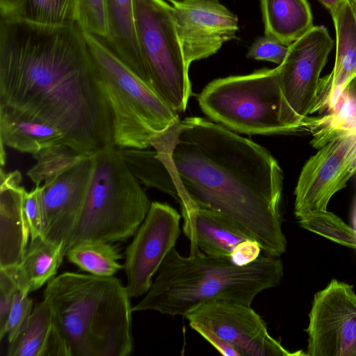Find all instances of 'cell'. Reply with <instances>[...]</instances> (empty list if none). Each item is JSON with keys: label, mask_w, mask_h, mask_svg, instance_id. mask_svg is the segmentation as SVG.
Masks as SVG:
<instances>
[{"label": "cell", "mask_w": 356, "mask_h": 356, "mask_svg": "<svg viewBox=\"0 0 356 356\" xmlns=\"http://www.w3.org/2000/svg\"><path fill=\"white\" fill-rule=\"evenodd\" d=\"M132 158L139 182L179 205L218 211L245 228L266 255L286 250L282 231L284 174L264 147L200 117L179 120Z\"/></svg>", "instance_id": "6da1fadb"}, {"label": "cell", "mask_w": 356, "mask_h": 356, "mask_svg": "<svg viewBox=\"0 0 356 356\" xmlns=\"http://www.w3.org/2000/svg\"><path fill=\"white\" fill-rule=\"evenodd\" d=\"M0 115L51 124L79 153L115 145L111 113L76 24L48 26L1 16Z\"/></svg>", "instance_id": "7a4b0ae2"}, {"label": "cell", "mask_w": 356, "mask_h": 356, "mask_svg": "<svg viewBox=\"0 0 356 356\" xmlns=\"http://www.w3.org/2000/svg\"><path fill=\"white\" fill-rule=\"evenodd\" d=\"M284 275L279 257L260 256L245 266L230 258L201 251L179 254L175 247L168 253L145 297L133 312L155 311L170 316H185L211 301H228L250 306L261 291L278 286Z\"/></svg>", "instance_id": "3957f363"}, {"label": "cell", "mask_w": 356, "mask_h": 356, "mask_svg": "<svg viewBox=\"0 0 356 356\" xmlns=\"http://www.w3.org/2000/svg\"><path fill=\"white\" fill-rule=\"evenodd\" d=\"M70 356H128L133 350L131 297L113 276L64 272L44 291Z\"/></svg>", "instance_id": "277c9868"}, {"label": "cell", "mask_w": 356, "mask_h": 356, "mask_svg": "<svg viewBox=\"0 0 356 356\" xmlns=\"http://www.w3.org/2000/svg\"><path fill=\"white\" fill-rule=\"evenodd\" d=\"M151 204L120 147L111 145L97 151L86 197L65 252L83 241H127L134 236Z\"/></svg>", "instance_id": "5b68a950"}, {"label": "cell", "mask_w": 356, "mask_h": 356, "mask_svg": "<svg viewBox=\"0 0 356 356\" xmlns=\"http://www.w3.org/2000/svg\"><path fill=\"white\" fill-rule=\"evenodd\" d=\"M84 35L97 85L111 113L114 145L120 148L147 149L158 133L179 121L178 113L102 40Z\"/></svg>", "instance_id": "8992f818"}, {"label": "cell", "mask_w": 356, "mask_h": 356, "mask_svg": "<svg viewBox=\"0 0 356 356\" xmlns=\"http://www.w3.org/2000/svg\"><path fill=\"white\" fill-rule=\"evenodd\" d=\"M280 67L215 79L197 96L202 111L213 122L245 134H291L280 120Z\"/></svg>", "instance_id": "52a82bcc"}, {"label": "cell", "mask_w": 356, "mask_h": 356, "mask_svg": "<svg viewBox=\"0 0 356 356\" xmlns=\"http://www.w3.org/2000/svg\"><path fill=\"white\" fill-rule=\"evenodd\" d=\"M95 152L81 154L59 144L33 155L35 163L26 175L41 186L45 240L65 246L86 197Z\"/></svg>", "instance_id": "ba28073f"}, {"label": "cell", "mask_w": 356, "mask_h": 356, "mask_svg": "<svg viewBox=\"0 0 356 356\" xmlns=\"http://www.w3.org/2000/svg\"><path fill=\"white\" fill-rule=\"evenodd\" d=\"M136 29L147 85L170 108L186 111L192 95L189 65L165 0H134Z\"/></svg>", "instance_id": "9c48e42d"}, {"label": "cell", "mask_w": 356, "mask_h": 356, "mask_svg": "<svg viewBox=\"0 0 356 356\" xmlns=\"http://www.w3.org/2000/svg\"><path fill=\"white\" fill-rule=\"evenodd\" d=\"M334 45L327 29L314 26L289 45L280 67V120L285 127L307 130L309 115L314 113L322 70Z\"/></svg>", "instance_id": "30bf717a"}, {"label": "cell", "mask_w": 356, "mask_h": 356, "mask_svg": "<svg viewBox=\"0 0 356 356\" xmlns=\"http://www.w3.org/2000/svg\"><path fill=\"white\" fill-rule=\"evenodd\" d=\"M307 356H356V293L332 279L317 292L309 314Z\"/></svg>", "instance_id": "8fae6325"}, {"label": "cell", "mask_w": 356, "mask_h": 356, "mask_svg": "<svg viewBox=\"0 0 356 356\" xmlns=\"http://www.w3.org/2000/svg\"><path fill=\"white\" fill-rule=\"evenodd\" d=\"M181 215L172 207L159 202L150 209L126 250L124 268L131 298L146 294L164 259L180 235Z\"/></svg>", "instance_id": "7c38bea8"}, {"label": "cell", "mask_w": 356, "mask_h": 356, "mask_svg": "<svg viewBox=\"0 0 356 356\" xmlns=\"http://www.w3.org/2000/svg\"><path fill=\"white\" fill-rule=\"evenodd\" d=\"M356 173V134L331 140L305 163L295 188L296 218L327 210L332 196Z\"/></svg>", "instance_id": "4fadbf2b"}, {"label": "cell", "mask_w": 356, "mask_h": 356, "mask_svg": "<svg viewBox=\"0 0 356 356\" xmlns=\"http://www.w3.org/2000/svg\"><path fill=\"white\" fill-rule=\"evenodd\" d=\"M185 317L211 329L232 346L240 356H302L291 353L268 333L261 317L250 306L228 301H211Z\"/></svg>", "instance_id": "5bb4252c"}, {"label": "cell", "mask_w": 356, "mask_h": 356, "mask_svg": "<svg viewBox=\"0 0 356 356\" xmlns=\"http://www.w3.org/2000/svg\"><path fill=\"white\" fill-rule=\"evenodd\" d=\"M177 32L187 63L216 54L236 38L238 18L218 0L172 3Z\"/></svg>", "instance_id": "9a60e30c"}, {"label": "cell", "mask_w": 356, "mask_h": 356, "mask_svg": "<svg viewBox=\"0 0 356 356\" xmlns=\"http://www.w3.org/2000/svg\"><path fill=\"white\" fill-rule=\"evenodd\" d=\"M182 230L190 241V253L230 258L236 246L254 239L242 226L227 216L194 204L180 205Z\"/></svg>", "instance_id": "2e32d148"}, {"label": "cell", "mask_w": 356, "mask_h": 356, "mask_svg": "<svg viewBox=\"0 0 356 356\" xmlns=\"http://www.w3.org/2000/svg\"><path fill=\"white\" fill-rule=\"evenodd\" d=\"M336 30V59L332 71L320 79L314 113L334 111L356 78V19L348 0L331 15Z\"/></svg>", "instance_id": "e0dca14e"}, {"label": "cell", "mask_w": 356, "mask_h": 356, "mask_svg": "<svg viewBox=\"0 0 356 356\" xmlns=\"http://www.w3.org/2000/svg\"><path fill=\"white\" fill-rule=\"evenodd\" d=\"M0 268L13 267L22 261L28 248L30 231L24 211L25 188L17 170L0 174Z\"/></svg>", "instance_id": "ac0fdd59"}, {"label": "cell", "mask_w": 356, "mask_h": 356, "mask_svg": "<svg viewBox=\"0 0 356 356\" xmlns=\"http://www.w3.org/2000/svg\"><path fill=\"white\" fill-rule=\"evenodd\" d=\"M105 3L108 35L103 41L147 83V73L136 35L134 0H105Z\"/></svg>", "instance_id": "d6986e66"}, {"label": "cell", "mask_w": 356, "mask_h": 356, "mask_svg": "<svg viewBox=\"0 0 356 356\" xmlns=\"http://www.w3.org/2000/svg\"><path fill=\"white\" fill-rule=\"evenodd\" d=\"M65 256L64 244L54 243L39 236L30 240L19 265L4 268L10 273L19 289L29 293L56 276Z\"/></svg>", "instance_id": "ffe728a7"}, {"label": "cell", "mask_w": 356, "mask_h": 356, "mask_svg": "<svg viewBox=\"0 0 356 356\" xmlns=\"http://www.w3.org/2000/svg\"><path fill=\"white\" fill-rule=\"evenodd\" d=\"M265 34L287 45L311 30L313 18L307 0H260Z\"/></svg>", "instance_id": "44dd1931"}, {"label": "cell", "mask_w": 356, "mask_h": 356, "mask_svg": "<svg viewBox=\"0 0 356 356\" xmlns=\"http://www.w3.org/2000/svg\"><path fill=\"white\" fill-rule=\"evenodd\" d=\"M1 165H4V147L32 155L51 146L66 145L63 132L48 123L13 119L0 115Z\"/></svg>", "instance_id": "7402d4cb"}, {"label": "cell", "mask_w": 356, "mask_h": 356, "mask_svg": "<svg viewBox=\"0 0 356 356\" xmlns=\"http://www.w3.org/2000/svg\"><path fill=\"white\" fill-rule=\"evenodd\" d=\"M308 129L314 136L312 145L320 148L337 138L356 134V81L345 90L335 110L320 119H309Z\"/></svg>", "instance_id": "603a6c76"}, {"label": "cell", "mask_w": 356, "mask_h": 356, "mask_svg": "<svg viewBox=\"0 0 356 356\" xmlns=\"http://www.w3.org/2000/svg\"><path fill=\"white\" fill-rule=\"evenodd\" d=\"M54 326L50 307L42 300L35 307L22 329L8 343V356H44Z\"/></svg>", "instance_id": "cb8c5ba5"}, {"label": "cell", "mask_w": 356, "mask_h": 356, "mask_svg": "<svg viewBox=\"0 0 356 356\" xmlns=\"http://www.w3.org/2000/svg\"><path fill=\"white\" fill-rule=\"evenodd\" d=\"M112 243L88 241L69 248L65 256L68 261L89 274L111 277L124 268L119 260L122 254Z\"/></svg>", "instance_id": "d4e9b609"}, {"label": "cell", "mask_w": 356, "mask_h": 356, "mask_svg": "<svg viewBox=\"0 0 356 356\" xmlns=\"http://www.w3.org/2000/svg\"><path fill=\"white\" fill-rule=\"evenodd\" d=\"M76 0H20L12 17L31 24L64 26L76 24Z\"/></svg>", "instance_id": "484cf974"}, {"label": "cell", "mask_w": 356, "mask_h": 356, "mask_svg": "<svg viewBox=\"0 0 356 356\" xmlns=\"http://www.w3.org/2000/svg\"><path fill=\"white\" fill-rule=\"evenodd\" d=\"M299 225L343 246L356 249V229L327 210L312 211L296 218Z\"/></svg>", "instance_id": "4316f807"}, {"label": "cell", "mask_w": 356, "mask_h": 356, "mask_svg": "<svg viewBox=\"0 0 356 356\" xmlns=\"http://www.w3.org/2000/svg\"><path fill=\"white\" fill-rule=\"evenodd\" d=\"M76 24L86 33L105 40L108 35L105 0H76Z\"/></svg>", "instance_id": "83f0119b"}, {"label": "cell", "mask_w": 356, "mask_h": 356, "mask_svg": "<svg viewBox=\"0 0 356 356\" xmlns=\"http://www.w3.org/2000/svg\"><path fill=\"white\" fill-rule=\"evenodd\" d=\"M289 45L268 35L259 37L251 44L247 57L258 60H266L280 65L289 52Z\"/></svg>", "instance_id": "f1b7e54d"}, {"label": "cell", "mask_w": 356, "mask_h": 356, "mask_svg": "<svg viewBox=\"0 0 356 356\" xmlns=\"http://www.w3.org/2000/svg\"><path fill=\"white\" fill-rule=\"evenodd\" d=\"M28 293L18 289L14 295L6 325L8 343L12 341L28 321L33 309V301Z\"/></svg>", "instance_id": "f546056e"}, {"label": "cell", "mask_w": 356, "mask_h": 356, "mask_svg": "<svg viewBox=\"0 0 356 356\" xmlns=\"http://www.w3.org/2000/svg\"><path fill=\"white\" fill-rule=\"evenodd\" d=\"M24 211L30 231V240L42 236L43 213L41 202V186L35 185L31 191H25Z\"/></svg>", "instance_id": "4dcf8cb0"}, {"label": "cell", "mask_w": 356, "mask_h": 356, "mask_svg": "<svg viewBox=\"0 0 356 356\" xmlns=\"http://www.w3.org/2000/svg\"><path fill=\"white\" fill-rule=\"evenodd\" d=\"M19 289L10 274L4 268H0V339L6 335V325L13 305L14 295Z\"/></svg>", "instance_id": "1f68e13d"}, {"label": "cell", "mask_w": 356, "mask_h": 356, "mask_svg": "<svg viewBox=\"0 0 356 356\" xmlns=\"http://www.w3.org/2000/svg\"><path fill=\"white\" fill-rule=\"evenodd\" d=\"M261 251V246L256 240L248 239L236 246L230 259L236 265L245 266L257 259Z\"/></svg>", "instance_id": "d6a6232c"}, {"label": "cell", "mask_w": 356, "mask_h": 356, "mask_svg": "<svg viewBox=\"0 0 356 356\" xmlns=\"http://www.w3.org/2000/svg\"><path fill=\"white\" fill-rule=\"evenodd\" d=\"M189 325L193 330L200 334L221 355L225 356H240L239 353L232 346L209 327L199 323H189Z\"/></svg>", "instance_id": "836d02e7"}, {"label": "cell", "mask_w": 356, "mask_h": 356, "mask_svg": "<svg viewBox=\"0 0 356 356\" xmlns=\"http://www.w3.org/2000/svg\"><path fill=\"white\" fill-rule=\"evenodd\" d=\"M20 0H0L1 16L12 17L19 5Z\"/></svg>", "instance_id": "e575fe53"}, {"label": "cell", "mask_w": 356, "mask_h": 356, "mask_svg": "<svg viewBox=\"0 0 356 356\" xmlns=\"http://www.w3.org/2000/svg\"><path fill=\"white\" fill-rule=\"evenodd\" d=\"M330 13L333 14L343 0H318Z\"/></svg>", "instance_id": "d590c367"}, {"label": "cell", "mask_w": 356, "mask_h": 356, "mask_svg": "<svg viewBox=\"0 0 356 356\" xmlns=\"http://www.w3.org/2000/svg\"><path fill=\"white\" fill-rule=\"evenodd\" d=\"M355 15L356 19V0H348ZM356 81V78L355 79Z\"/></svg>", "instance_id": "8d00e7d4"}, {"label": "cell", "mask_w": 356, "mask_h": 356, "mask_svg": "<svg viewBox=\"0 0 356 356\" xmlns=\"http://www.w3.org/2000/svg\"><path fill=\"white\" fill-rule=\"evenodd\" d=\"M170 1L171 3L174 2H184V1H194V0H166Z\"/></svg>", "instance_id": "74e56055"}]
</instances>
